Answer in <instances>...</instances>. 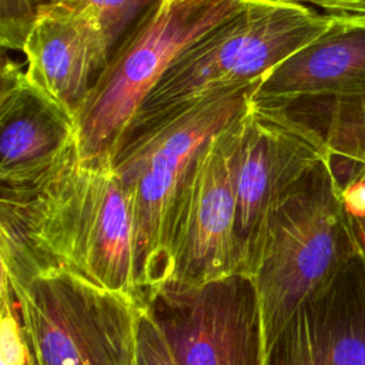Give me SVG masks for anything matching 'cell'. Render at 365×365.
Returning <instances> with one entry per match:
<instances>
[{"label":"cell","mask_w":365,"mask_h":365,"mask_svg":"<svg viewBox=\"0 0 365 365\" xmlns=\"http://www.w3.org/2000/svg\"><path fill=\"white\" fill-rule=\"evenodd\" d=\"M0 264L10 279L64 268L141 305L130 200L111 157L83 158L76 143L31 194L0 195Z\"/></svg>","instance_id":"obj_1"},{"label":"cell","mask_w":365,"mask_h":365,"mask_svg":"<svg viewBox=\"0 0 365 365\" xmlns=\"http://www.w3.org/2000/svg\"><path fill=\"white\" fill-rule=\"evenodd\" d=\"M258 84L215 93L133 125L114 148L111 165L131 207L141 305L170 279L174 208L200 153L248 106Z\"/></svg>","instance_id":"obj_2"},{"label":"cell","mask_w":365,"mask_h":365,"mask_svg":"<svg viewBox=\"0 0 365 365\" xmlns=\"http://www.w3.org/2000/svg\"><path fill=\"white\" fill-rule=\"evenodd\" d=\"M332 23L334 14L298 1L247 0L175 57L127 130L211 94L261 81Z\"/></svg>","instance_id":"obj_3"},{"label":"cell","mask_w":365,"mask_h":365,"mask_svg":"<svg viewBox=\"0 0 365 365\" xmlns=\"http://www.w3.org/2000/svg\"><path fill=\"white\" fill-rule=\"evenodd\" d=\"M355 254L329 155L271 210L254 275L267 351L301 302Z\"/></svg>","instance_id":"obj_4"},{"label":"cell","mask_w":365,"mask_h":365,"mask_svg":"<svg viewBox=\"0 0 365 365\" xmlns=\"http://www.w3.org/2000/svg\"><path fill=\"white\" fill-rule=\"evenodd\" d=\"M247 0H154L108 58L77 111L83 158L111 157L175 57Z\"/></svg>","instance_id":"obj_5"},{"label":"cell","mask_w":365,"mask_h":365,"mask_svg":"<svg viewBox=\"0 0 365 365\" xmlns=\"http://www.w3.org/2000/svg\"><path fill=\"white\" fill-rule=\"evenodd\" d=\"M9 284L34 365H134V298L57 267Z\"/></svg>","instance_id":"obj_6"},{"label":"cell","mask_w":365,"mask_h":365,"mask_svg":"<svg viewBox=\"0 0 365 365\" xmlns=\"http://www.w3.org/2000/svg\"><path fill=\"white\" fill-rule=\"evenodd\" d=\"M232 130L234 268L254 277L271 210L329 151L309 124L287 108L261 104L252 97L232 121Z\"/></svg>","instance_id":"obj_7"},{"label":"cell","mask_w":365,"mask_h":365,"mask_svg":"<svg viewBox=\"0 0 365 365\" xmlns=\"http://www.w3.org/2000/svg\"><path fill=\"white\" fill-rule=\"evenodd\" d=\"M178 365H267L255 278L244 272L197 285L164 284L144 305Z\"/></svg>","instance_id":"obj_8"},{"label":"cell","mask_w":365,"mask_h":365,"mask_svg":"<svg viewBox=\"0 0 365 365\" xmlns=\"http://www.w3.org/2000/svg\"><path fill=\"white\" fill-rule=\"evenodd\" d=\"M232 121L202 148L178 197L168 238L167 282L197 285L235 272Z\"/></svg>","instance_id":"obj_9"},{"label":"cell","mask_w":365,"mask_h":365,"mask_svg":"<svg viewBox=\"0 0 365 365\" xmlns=\"http://www.w3.org/2000/svg\"><path fill=\"white\" fill-rule=\"evenodd\" d=\"M0 188L1 197L31 194L77 143V118L34 86L23 66L1 63Z\"/></svg>","instance_id":"obj_10"},{"label":"cell","mask_w":365,"mask_h":365,"mask_svg":"<svg viewBox=\"0 0 365 365\" xmlns=\"http://www.w3.org/2000/svg\"><path fill=\"white\" fill-rule=\"evenodd\" d=\"M267 365H365V261L358 254L294 311Z\"/></svg>","instance_id":"obj_11"},{"label":"cell","mask_w":365,"mask_h":365,"mask_svg":"<svg viewBox=\"0 0 365 365\" xmlns=\"http://www.w3.org/2000/svg\"><path fill=\"white\" fill-rule=\"evenodd\" d=\"M111 44L84 13L56 1L40 4L24 41L26 74L77 118L91 78L108 63Z\"/></svg>","instance_id":"obj_12"},{"label":"cell","mask_w":365,"mask_h":365,"mask_svg":"<svg viewBox=\"0 0 365 365\" xmlns=\"http://www.w3.org/2000/svg\"><path fill=\"white\" fill-rule=\"evenodd\" d=\"M361 96H365V26L334 14L332 26L269 71L252 98L288 107L301 100Z\"/></svg>","instance_id":"obj_13"},{"label":"cell","mask_w":365,"mask_h":365,"mask_svg":"<svg viewBox=\"0 0 365 365\" xmlns=\"http://www.w3.org/2000/svg\"><path fill=\"white\" fill-rule=\"evenodd\" d=\"M282 108L315 128L331 155L365 164V96L301 100Z\"/></svg>","instance_id":"obj_14"},{"label":"cell","mask_w":365,"mask_h":365,"mask_svg":"<svg viewBox=\"0 0 365 365\" xmlns=\"http://www.w3.org/2000/svg\"><path fill=\"white\" fill-rule=\"evenodd\" d=\"M335 177L355 254L365 261V164L344 160L335 168Z\"/></svg>","instance_id":"obj_15"},{"label":"cell","mask_w":365,"mask_h":365,"mask_svg":"<svg viewBox=\"0 0 365 365\" xmlns=\"http://www.w3.org/2000/svg\"><path fill=\"white\" fill-rule=\"evenodd\" d=\"M70 6L91 17L108 43L113 44L123 34L125 27L144 11L154 0H50Z\"/></svg>","instance_id":"obj_16"},{"label":"cell","mask_w":365,"mask_h":365,"mask_svg":"<svg viewBox=\"0 0 365 365\" xmlns=\"http://www.w3.org/2000/svg\"><path fill=\"white\" fill-rule=\"evenodd\" d=\"M0 359L1 365H29L30 349L24 336L17 302L9 278L1 271V309H0Z\"/></svg>","instance_id":"obj_17"},{"label":"cell","mask_w":365,"mask_h":365,"mask_svg":"<svg viewBox=\"0 0 365 365\" xmlns=\"http://www.w3.org/2000/svg\"><path fill=\"white\" fill-rule=\"evenodd\" d=\"M0 43L6 48L23 50L38 7L47 0H0Z\"/></svg>","instance_id":"obj_18"},{"label":"cell","mask_w":365,"mask_h":365,"mask_svg":"<svg viewBox=\"0 0 365 365\" xmlns=\"http://www.w3.org/2000/svg\"><path fill=\"white\" fill-rule=\"evenodd\" d=\"M134 365H178L164 334L144 305L138 314Z\"/></svg>","instance_id":"obj_19"},{"label":"cell","mask_w":365,"mask_h":365,"mask_svg":"<svg viewBox=\"0 0 365 365\" xmlns=\"http://www.w3.org/2000/svg\"><path fill=\"white\" fill-rule=\"evenodd\" d=\"M336 16H365V0H291Z\"/></svg>","instance_id":"obj_20"},{"label":"cell","mask_w":365,"mask_h":365,"mask_svg":"<svg viewBox=\"0 0 365 365\" xmlns=\"http://www.w3.org/2000/svg\"><path fill=\"white\" fill-rule=\"evenodd\" d=\"M345 17H348L351 21H354V23H358V24H362V26H365V16H345Z\"/></svg>","instance_id":"obj_21"},{"label":"cell","mask_w":365,"mask_h":365,"mask_svg":"<svg viewBox=\"0 0 365 365\" xmlns=\"http://www.w3.org/2000/svg\"><path fill=\"white\" fill-rule=\"evenodd\" d=\"M29 365H34V364H33V359H31V356H30V359H29Z\"/></svg>","instance_id":"obj_22"}]
</instances>
